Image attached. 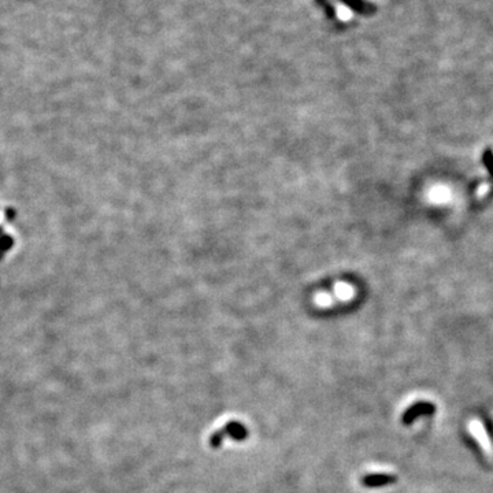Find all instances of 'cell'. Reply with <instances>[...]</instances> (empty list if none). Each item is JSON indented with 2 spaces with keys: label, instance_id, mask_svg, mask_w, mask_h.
Returning <instances> with one entry per match:
<instances>
[{
  "label": "cell",
  "instance_id": "obj_3",
  "mask_svg": "<svg viewBox=\"0 0 493 493\" xmlns=\"http://www.w3.org/2000/svg\"><path fill=\"white\" fill-rule=\"evenodd\" d=\"M222 434L225 437H230L236 441H244L248 438V429L245 428V425L240 424L237 421H232L221 429Z\"/></svg>",
  "mask_w": 493,
  "mask_h": 493
},
{
  "label": "cell",
  "instance_id": "obj_5",
  "mask_svg": "<svg viewBox=\"0 0 493 493\" xmlns=\"http://www.w3.org/2000/svg\"><path fill=\"white\" fill-rule=\"evenodd\" d=\"M429 412H433L432 404H416V406H412L404 412L403 421H404V424H410L411 421L420 415V414H429Z\"/></svg>",
  "mask_w": 493,
  "mask_h": 493
},
{
  "label": "cell",
  "instance_id": "obj_6",
  "mask_svg": "<svg viewBox=\"0 0 493 493\" xmlns=\"http://www.w3.org/2000/svg\"><path fill=\"white\" fill-rule=\"evenodd\" d=\"M224 438H225V436L222 434L221 429H218V430L212 433L211 437H210V446H211L212 448H218V447H221L222 442H224Z\"/></svg>",
  "mask_w": 493,
  "mask_h": 493
},
{
  "label": "cell",
  "instance_id": "obj_2",
  "mask_svg": "<svg viewBox=\"0 0 493 493\" xmlns=\"http://www.w3.org/2000/svg\"><path fill=\"white\" fill-rule=\"evenodd\" d=\"M469 430H470L473 436L476 437V440L478 441V444H480L485 454L488 455L489 458H493V447L490 444L488 434H486L484 425L481 424L478 420H474L469 424Z\"/></svg>",
  "mask_w": 493,
  "mask_h": 493
},
{
  "label": "cell",
  "instance_id": "obj_4",
  "mask_svg": "<svg viewBox=\"0 0 493 493\" xmlns=\"http://www.w3.org/2000/svg\"><path fill=\"white\" fill-rule=\"evenodd\" d=\"M395 481H396V477L390 476V474H367L360 480V482L367 488H378V486H384V485L393 484Z\"/></svg>",
  "mask_w": 493,
  "mask_h": 493
},
{
  "label": "cell",
  "instance_id": "obj_1",
  "mask_svg": "<svg viewBox=\"0 0 493 493\" xmlns=\"http://www.w3.org/2000/svg\"><path fill=\"white\" fill-rule=\"evenodd\" d=\"M355 296V288L348 282H337L333 288V292L329 293V292H325V293H318L315 296V302L316 304L319 306H328L333 302V299H337V300H350Z\"/></svg>",
  "mask_w": 493,
  "mask_h": 493
}]
</instances>
